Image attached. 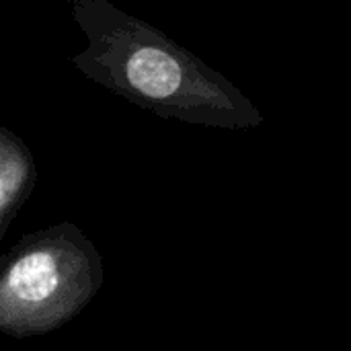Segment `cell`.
Returning <instances> with one entry per match:
<instances>
[{"label":"cell","instance_id":"cell-1","mask_svg":"<svg viewBox=\"0 0 351 351\" xmlns=\"http://www.w3.org/2000/svg\"><path fill=\"white\" fill-rule=\"evenodd\" d=\"M86 47L72 58L90 80L165 117L255 125L259 111L220 72L109 0H72Z\"/></svg>","mask_w":351,"mask_h":351},{"label":"cell","instance_id":"cell-2","mask_svg":"<svg viewBox=\"0 0 351 351\" xmlns=\"http://www.w3.org/2000/svg\"><path fill=\"white\" fill-rule=\"evenodd\" d=\"M103 284V263L72 222L25 234L0 255V335H47L78 317Z\"/></svg>","mask_w":351,"mask_h":351},{"label":"cell","instance_id":"cell-3","mask_svg":"<svg viewBox=\"0 0 351 351\" xmlns=\"http://www.w3.org/2000/svg\"><path fill=\"white\" fill-rule=\"evenodd\" d=\"M35 183L37 167L31 150L16 134L0 128V243Z\"/></svg>","mask_w":351,"mask_h":351}]
</instances>
